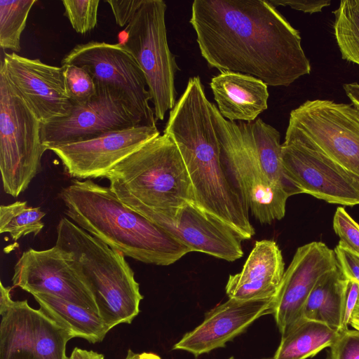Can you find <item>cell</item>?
I'll use <instances>...</instances> for the list:
<instances>
[{"instance_id": "6da1fadb", "label": "cell", "mask_w": 359, "mask_h": 359, "mask_svg": "<svg viewBox=\"0 0 359 359\" xmlns=\"http://www.w3.org/2000/svg\"><path fill=\"white\" fill-rule=\"evenodd\" d=\"M208 66L288 86L309 74L299 32L269 1L194 0L189 20Z\"/></svg>"}, {"instance_id": "7a4b0ae2", "label": "cell", "mask_w": 359, "mask_h": 359, "mask_svg": "<svg viewBox=\"0 0 359 359\" xmlns=\"http://www.w3.org/2000/svg\"><path fill=\"white\" fill-rule=\"evenodd\" d=\"M210 105L200 77H191L170 111L163 133L181 153L196 205L226 224L241 240H248L255 233L250 210L222 161Z\"/></svg>"}, {"instance_id": "3957f363", "label": "cell", "mask_w": 359, "mask_h": 359, "mask_svg": "<svg viewBox=\"0 0 359 359\" xmlns=\"http://www.w3.org/2000/svg\"><path fill=\"white\" fill-rule=\"evenodd\" d=\"M60 196L71 221L125 257L168 266L191 252L161 226L123 204L109 187L74 179L62 188Z\"/></svg>"}, {"instance_id": "277c9868", "label": "cell", "mask_w": 359, "mask_h": 359, "mask_svg": "<svg viewBox=\"0 0 359 359\" xmlns=\"http://www.w3.org/2000/svg\"><path fill=\"white\" fill-rule=\"evenodd\" d=\"M55 245L77 263L97 305L98 315L111 330L130 324L140 313L143 296L126 257L63 217Z\"/></svg>"}, {"instance_id": "5b68a950", "label": "cell", "mask_w": 359, "mask_h": 359, "mask_svg": "<svg viewBox=\"0 0 359 359\" xmlns=\"http://www.w3.org/2000/svg\"><path fill=\"white\" fill-rule=\"evenodd\" d=\"M104 177L121 201L158 210L196 203L181 153L173 140L165 133L146 142Z\"/></svg>"}, {"instance_id": "8992f818", "label": "cell", "mask_w": 359, "mask_h": 359, "mask_svg": "<svg viewBox=\"0 0 359 359\" xmlns=\"http://www.w3.org/2000/svg\"><path fill=\"white\" fill-rule=\"evenodd\" d=\"M210 108L222 161L243 201L261 223L281 219L290 196L273 185L264 174L249 122L225 119L212 102Z\"/></svg>"}, {"instance_id": "52a82bcc", "label": "cell", "mask_w": 359, "mask_h": 359, "mask_svg": "<svg viewBox=\"0 0 359 359\" xmlns=\"http://www.w3.org/2000/svg\"><path fill=\"white\" fill-rule=\"evenodd\" d=\"M166 8L162 0H143L120 41L145 76L157 121H163L176 104L175 79L180 69L168 46Z\"/></svg>"}, {"instance_id": "ba28073f", "label": "cell", "mask_w": 359, "mask_h": 359, "mask_svg": "<svg viewBox=\"0 0 359 359\" xmlns=\"http://www.w3.org/2000/svg\"><path fill=\"white\" fill-rule=\"evenodd\" d=\"M285 139L316 149L359 178V109L352 104L305 101L291 111Z\"/></svg>"}, {"instance_id": "9c48e42d", "label": "cell", "mask_w": 359, "mask_h": 359, "mask_svg": "<svg viewBox=\"0 0 359 359\" xmlns=\"http://www.w3.org/2000/svg\"><path fill=\"white\" fill-rule=\"evenodd\" d=\"M46 150L41 122L0 74V171L6 194L18 197L28 188Z\"/></svg>"}, {"instance_id": "30bf717a", "label": "cell", "mask_w": 359, "mask_h": 359, "mask_svg": "<svg viewBox=\"0 0 359 359\" xmlns=\"http://www.w3.org/2000/svg\"><path fill=\"white\" fill-rule=\"evenodd\" d=\"M11 290L0 283V359H67L74 334L27 299L13 300Z\"/></svg>"}, {"instance_id": "8fae6325", "label": "cell", "mask_w": 359, "mask_h": 359, "mask_svg": "<svg viewBox=\"0 0 359 359\" xmlns=\"http://www.w3.org/2000/svg\"><path fill=\"white\" fill-rule=\"evenodd\" d=\"M85 69L97 85L117 92L142 126H156L145 76L132 54L119 42L89 41L74 46L61 62Z\"/></svg>"}, {"instance_id": "7c38bea8", "label": "cell", "mask_w": 359, "mask_h": 359, "mask_svg": "<svg viewBox=\"0 0 359 359\" xmlns=\"http://www.w3.org/2000/svg\"><path fill=\"white\" fill-rule=\"evenodd\" d=\"M12 282L31 294H52L98 315L93 294L77 263L55 245L47 250L24 251L14 266Z\"/></svg>"}, {"instance_id": "4fadbf2b", "label": "cell", "mask_w": 359, "mask_h": 359, "mask_svg": "<svg viewBox=\"0 0 359 359\" xmlns=\"http://www.w3.org/2000/svg\"><path fill=\"white\" fill-rule=\"evenodd\" d=\"M96 86L89 101L73 104L65 116L41 123V142L47 150L141 125L117 92Z\"/></svg>"}, {"instance_id": "5bb4252c", "label": "cell", "mask_w": 359, "mask_h": 359, "mask_svg": "<svg viewBox=\"0 0 359 359\" xmlns=\"http://www.w3.org/2000/svg\"><path fill=\"white\" fill-rule=\"evenodd\" d=\"M282 161L287 179L302 194L330 203L359 205V178L316 149L285 139Z\"/></svg>"}, {"instance_id": "9a60e30c", "label": "cell", "mask_w": 359, "mask_h": 359, "mask_svg": "<svg viewBox=\"0 0 359 359\" xmlns=\"http://www.w3.org/2000/svg\"><path fill=\"white\" fill-rule=\"evenodd\" d=\"M128 208L166 230L191 252H201L233 262L243 255L241 239L226 224L189 203L171 210H158L130 201Z\"/></svg>"}, {"instance_id": "2e32d148", "label": "cell", "mask_w": 359, "mask_h": 359, "mask_svg": "<svg viewBox=\"0 0 359 359\" xmlns=\"http://www.w3.org/2000/svg\"><path fill=\"white\" fill-rule=\"evenodd\" d=\"M0 74L41 123L66 116L73 105L62 67L5 53Z\"/></svg>"}, {"instance_id": "e0dca14e", "label": "cell", "mask_w": 359, "mask_h": 359, "mask_svg": "<svg viewBox=\"0 0 359 359\" xmlns=\"http://www.w3.org/2000/svg\"><path fill=\"white\" fill-rule=\"evenodd\" d=\"M160 135L156 126H136L50 149L76 180L104 177L119 162Z\"/></svg>"}, {"instance_id": "ac0fdd59", "label": "cell", "mask_w": 359, "mask_h": 359, "mask_svg": "<svg viewBox=\"0 0 359 359\" xmlns=\"http://www.w3.org/2000/svg\"><path fill=\"white\" fill-rule=\"evenodd\" d=\"M338 266L334 250L324 243L297 248L274 297L273 314L282 335L301 320L306 301L320 278Z\"/></svg>"}, {"instance_id": "d6986e66", "label": "cell", "mask_w": 359, "mask_h": 359, "mask_svg": "<svg viewBox=\"0 0 359 359\" xmlns=\"http://www.w3.org/2000/svg\"><path fill=\"white\" fill-rule=\"evenodd\" d=\"M273 306L274 297L252 300L229 298L205 313L203 321L186 333L172 350L185 351L197 358L224 347L257 319L273 314Z\"/></svg>"}, {"instance_id": "ffe728a7", "label": "cell", "mask_w": 359, "mask_h": 359, "mask_svg": "<svg viewBox=\"0 0 359 359\" xmlns=\"http://www.w3.org/2000/svg\"><path fill=\"white\" fill-rule=\"evenodd\" d=\"M285 273L281 250L271 240L256 241L241 272L230 275L229 298L252 300L275 297Z\"/></svg>"}, {"instance_id": "44dd1931", "label": "cell", "mask_w": 359, "mask_h": 359, "mask_svg": "<svg viewBox=\"0 0 359 359\" xmlns=\"http://www.w3.org/2000/svg\"><path fill=\"white\" fill-rule=\"evenodd\" d=\"M210 86L219 113L228 121L252 122L268 108V86L252 76L222 72Z\"/></svg>"}, {"instance_id": "7402d4cb", "label": "cell", "mask_w": 359, "mask_h": 359, "mask_svg": "<svg viewBox=\"0 0 359 359\" xmlns=\"http://www.w3.org/2000/svg\"><path fill=\"white\" fill-rule=\"evenodd\" d=\"M32 295L40 309L69 330L75 337L95 344L102 341L110 330L97 314L88 309L52 294L36 293Z\"/></svg>"}, {"instance_id": "603a6c76", "label": "cell", "mask_w": 359, "mask_h": 359, "mask_svg": "<svg viewBox=\"0 0 359 359\" xmlns=\"http://www.w3.org/2000/svg\"><path fill=\"white\" fill-rule=\"evenodd\" d=\"M346 281L339 266L322 276L306 301L302 319L320 322L338 330Z\"/></svg>"}, {"instance_id": "cb8c5ba5", "label": "cell", "mask_w": 359, "mask_h": 359, "mask_svg": "<svg viewBox=\"0 0 359 359\" xmlns=\"http://www.w3.org/2000/svg\"><path fill=\"white\" fill-rule=\"evenodd\" d=\"M339 332L329 325L301 319L286 334L273 355L274 359H306L322 349L330 347Z\"/></svg>"}, {"instance_id": "d4e9b609", "label": "cell", "mask_w": 359, "mask_h": 359, "mask_svg": "<svg viewBox=\"0 0 359 359\" xmlns=\"http://www.w3.org/2000/svg\"><path fill=\"white\" fill-rule=\"evenodd\" d=\"M249 124L261 166L271 183L290 196L302 194L285 173L280 133L259 118Z\"/></svg>"}, {"instance_id": "484cf974", "label": "cell", "mask_w": 359, "mask_h": 359, "mask_svg": "<svg viewBox=\"0 0 359 359\" xmlns=\"http://www.w3.org/2000/svg\"><path fill=\"white\" fill-rule=\"evenodd\" d=\"M334 35L341 57L359 65V0H342L333 11Z\"/></svg>"}, {"instance_id": "4316f807", "label": "cell", "mask_w": 359, "mask_h": 359, "mask_svg": "<svg viewBox=\"0 0 359 359\" xmlns=\"http://www.w3.org/2000/svg\"><path fill=\"white\" fill-rule=\"evenodd\" d=\"M46 213L27 201H15L0 206V233H8L13 241L29 234L38 235L44 227Z\"/></svg>"}, {"instance_id": "83f0119b", "label": "cell", "mask_w": 359, "mask_h": 359, "mask_svg": "<svg viewBox=\"0 0 359 359\" xmlns=\"http://www.w3.org/2000/svg\"><path fill=\"white\" fill-rule=\"evenodd\" d=\"M36 0H0V46L17 53L29 11Z\"/></svg>"}, {"instance_id": "f1b7e54d", "label": "cell", "mask_w": 359, "mask_h": 359, "mask_svg": "<svg viewBox=\"0 0 359 359\" xmlns=\"http://www.w3.org/2000/svg\"><path fill=\"white\" fill-rule=\"evenodd\" d=\"M61 67L73 104H81L89 101L97 92V86L92 76L85 69L74 65Z\"/></svg>"}, {"instance_id": "f546056e", "label": "cell", "mask_w": 359, "mask_h": 359, "mask_svg": "<svg viewBox=\"0 0 359 359\" xmlns=\"http://www.w3.org/2000/svg\"><path fill=\"white\" fill-rule=\"evenodd\" d=\"M62 4L65 15L77 33L86 34L95 27L100 1L65 0Z\"/></svg>"}, {"instance_id": "4dcf8cb0", "label": "cell", "mask_w": 359, "mask_h": 359, "mask_svg": "<svg viewBox=\"0 0 359 359\" xmlns=\"http://www.w3.org/2000/svg\"><path fill=\"white\" fill-rule=\"evenodd\" d=\"M336 234L350 250L359 255V224L343 207H338L333 218Z\"/></svg>"}, {"instance_id": "1f68e13d", "label": "cell", "mask_w": 359, "mask_h": 359, "mask_svg": "<svg viewBox=\"0 0 359 359\" xmlns=\"http://www.w3.org/2000/svg\"><path fill=\"white\" fill-rule=\"evenodd\" d=\"M329 359H359V330L339 332L330 346Z\"/></svg>"}, {"instance_id": "d6a6232c", "label": "cell", "mask_w": 359, "mask_h": 359, "mask_svg": "<svg viewBox=\"0 0 359 359\" xmlns=\"http://www.w3.org/2000/svg\"><path fill=\"white\" fill-rule=\"evenodd\" d=\"M334 250L345 278L359 283V255L350 250L341 241Z\"/></svg>"}, {"instance_id": "836d02e7", "label": "cell", "mask_w": 359, "mask_h": 359, "mask_svg": "<svg viewBox=\"0 0 359 359\" xmlns=\"http://www.w3.org/2000/svg\"><path fill=\"white\" fill-rule=\"evenodd\" d=\"M358 296L359 283L354 280L347 279L342 304L341 325L338 332H343L348 329V326L350 325L351 315Z\"/></svg>"}, {"instance_id": "e575fe53", "label": "cell", "mask_w": 359, "mask_h": 359, "mask_svg": "<svg viewBox=\"0 0 359 359\" xmlns=\"http://www.w3.org/2000/svg\"><path fill=\"white\" fill-rule=\"evenodd\" d=\"M111 7L116 22L120 27L128 25L132 20L143 0L106 1Z\"/></svg>"}, {"instance_id": "d590c367", "label": "cell", "mask_w": 359, "mask_h": 359, "mask_svg": "<svg viewBox=\"0 0 359 359\" xmlns=\"http://www.w3.org/2000/svg\"><path fill=\"white\" fill-rule=\"evenodd\" d=\"M274 6H283L307 13L321 12L323 8L331 4L330 0H268Z\"/></svg>"}, {"instance_id": "8d00e7d4", "label": "cell", "mask_w": 359, "mask_h": 359, "mask_svg": "<svg viewBox=\"0 0 359 359\" xmlns=\"http://www.w3.org/2000/svg\"><path fill=\"white\" fill-rule=\"evenodd\" d=\"M67 359H104V357L102 353L75 347Z\"/></svg>"}, {"instance_id": "74e56055", "label": "cell", "mask_w": 359, "mask_h": 359, "mask_svg": "<svg viewBox=\"0 0 359 359\" xmlns=\"http://www.w3.org/2000/svg\"><path fill=\"white\" fill-rule=\"evenodd\" d=\"M343 88L351 104L359 109V83L357 82L344 83Z\"/></svg>"}, {"instance_id": "f35d334b", "label": "cell", "mask_w": 359, "mask_h": 359, "mask_svg": "<svg viewBox=\"0 0 359 359\" xmlns=\"http://www.w3.org/2000/svg\"><path fill=\"white\" fill-rule=\"evenodd\" d=\"M350 325L355 330H359V296L354 310L351 315Z\"/></svg>"}, {"instance_id": "ab89813d", "label": "cell", "mask_w": 359, "mask_h": 359, "mask_svg": "<svg viewBox=\"0 0 359 359\" xmlns=\"http://www.w3.org/2000/svg\"><path fill=\"white\" fill-rule=\"evenodd\" d=\"M140 359H161L158 355L151 352H143L139 354Z\"/></svg>"}, {"instance_id": "60d3db41", "label": "cell", "mask_w": 359, "mask_h": 359, "mask_svg": "<svg viewBox=\"0 0 359 359\" xmlns=\"http://www.w3.org/2000/svg\"><path fill=\"white\" fill-rule=\"evenodd\" d=\"M124 359H140L139 353H134L131 349H128Z\"/></svg>"}, {"instance_id": "b9f144b4", "label": "cell", "mask_w": 359, "mask_h": 359, "mask_svg": "<svg viewBox=\"0 0 359 359\" xmlns=\"http://www.w3.org/2000/svg\"><path fill=\"white\" fill-rule=\"evenodd\" d=\"M228 359H237V358H235L233 356H231ZM259 359H274V358H273V357H269V358H259Z\"/></svg>"}]
</instances>
